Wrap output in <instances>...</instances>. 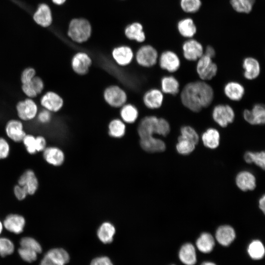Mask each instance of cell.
Wrapping results in <instances>:
<instances>
[{
    "mask_svg": "<svg viewBox=\"0 0 265 265\" xmlns=\"http://www.w3.org/2000/svg\"><path fill=\"white\" fill-rule=\"evenodd\" d=\"M16 109L19 119L24 121L33 120L38 112L36 103L29 98L19 101L16 105Z\"/></svg>",
    "mask_w": 265,
    "mask_h": 265,
    "instance_id": "cell-5",
    "label": "cell"
},
{
    "mask_svg": "<svg viewBox=\"0 0 265 265\" xmlns=\"http://www.w3.org/2000/svg\"><path fill=\"white\" fill-rule=\"evenodd\" d=\"M236 182L238 187L242 191L252 190L256 187V179L251 173L242 171L237 176Z\"/></svg>",
    "mask_w": 265,
    "mask_h": 265,
    "instance_id": "cell-23",
    "label": "cell"
},
{
    "mask_svg": "<svg viewBox=\"0 0 265 265\" xmlns=\"http://www.w3.org/2000/svg\"><path fill=\"white\" fill-rule=\"evenodd\" d=\"M259 207L262 212L265 213V196L263 195L260 199L259 201Z\"/></svg>",
    "mask_w": 265,
    "mask_h": 265,
    "instance_id": "cell-56",
    "label": "cell"
},
{
    "mask_svg": "<svg viewBox=\"0 0 265 265\" xmlns=\"http://www.w3.org/2000/svg\"><path fill=\"white\" fill-rule=\"evenodd\" d=\"M33 18L36 23L42 26H50L52 23V17L49 7L46 4H40L35 13Z\"/></svg>",
    "mask_w": 265,
    "mask_h": 265,
    "instance_id": "cell-26",
    "label": "cell"
},
{
    "mask_svg": "<svg viewBox=\"0 0 265 265\" xmlns=\"http://www.w3.org/2000/svg\"><path fill=\"white\" fill-rule=\"evenodd\" d=\"M236 233L234 229L229 225H222L218 228L215 233L217 241L223 246H228L234 240Z\"/></svg>",
    "mask_w": 265,
    "mask_h": 265,
    "instance_id": "cell-24",
    "label": "cell"
},
{
    "mask_svg": "<svg viewBox=\"0 0 265 265\" xmlns=\"http://www.w3.org/2000/svg\"><path fill=\"white\" fill-rule=\"evenodd\" d=\"M36 152L43 151L46 147V140L45 138L41 135L35 137Z\"/></svg>",
    "mask_w": 265,
    "mask_h": 265,
    "instance_id": "cell-54",
    "label": "cell"
},
{
    "mask_svg": "<svg viewBox=\"0 0 265 265\" xmlns=\"http://www.w3.org/2000/svg\"><path fill=\"white\" fill-rule=\"evenodd\" d=\"M196 244L201 252L207 253L212 250L215 242L212 235L208 233H203L197 239Z\"/></svg>",
    "mask_w": 265,
    "mask_h": 265,
    "instance_id": "cell-33",
    "label": "cell"
},
{
    "mask_svg": "<svg viewBox=\"0 0 265 265\" xmlns=\"http://www.w3.org/2000/svg\"><path fill=\"white\" fill-rule=\"evenodd\" d=\"M200 0H181L180 6L182 10L186 13H195L198 11L201 6Z\"/></svg>",
    "mask_w": 265,
    "mask_h": 265,
    "instance_id": "cell-44",
    "label": "cell"
},
{
    "mask_svg": "<svg viewBox=\"0 0 265 265\" xmlns=\"http://www.w3.org/2000/svg\"><path fill=\"white\" fill-rule=\"evenodd\" d=\"M244 159L247 163L254 162L262 169H265V153L264 151L259 152H247L244 155Z\"/></svg>",
    "mask_w": 265,
    "mask_h": 265,
    "instance_id": "cell-37",
    "label": "cell"
},
{
    "mask_svg": "<svg viewBox=\"0 0 265 265\" xmlns=\"http://www.w3.org/2000/svg\"><path fill=\"white\" fill-rule=\"evenodd\" d=\"M115 233L114 226L109 222H105L98 229L97 236L103 243L107 244L113 241Z\"/></svg>",
    "mask_w": 265,
    "mask_h": 265,
    "instance_id": "cell-30",
    "label": "cell"
},
{
    "mask_svg": "<svg viewBox=\"0 0 265 265\" xmlns=\"http://www.w3.org/2000/svg\"><path fill=\"white\" fill-rule=\"evenodd\" d=\"M20 258L25 262L32 263L38 259V254L31 249L18 247L15 249Z\"/></svg>",
    "mask_w": 265,
    "mask_h": 265,
    "instance_id": "cell-41",
    "label": "cell"
},
{
    "mask_svg": "<svg viewBox=\"0 0 265 265\" xmlns=\"http://www.w3.org/2000/svg\"><path fill=\"white\" fill-rule=\"evenodd\" d=\"M205 54L211 58L214 57L215 55V52L214 48L211 46H208L206 49Z\"/></svg>",
    "mask_w": 265,
    "mask_h": 265,
    "instance_id": "cell-55",
    "label": "cell"
},
{
    "mask_svg": "<svg viewBox=\"0 0 265 265\" xmlns=\"http://www.w3.org/2000/svg\"><path fill=\"white\" fill-rule=\"evenodd\" d=\"M212 117L218 125L224 128L234 121L235 114L231 106L228 105L220 104L213 108Z\"/></svg>",
    "mask_w": 265,
    "mask_h": 265,
    "instance_id": "cell-6",
    "label": "cell"
},
{
    "mask_svg": "<svg viewBox=\"0 0 265 265\" xmlns=\"http://www.w3.org/2000/svg\"><path fill=\"white\" fill-rule=\"evenodd\" d=\"M112 55L116 63L121 66L130 64L133 58L132 51L128 46H120L114 48L112 51Z\"/></svg>",
    "mask_w": 265,
    "mask_h": 265,
    "instance_id": "cell-17",
    "label": "cell"
},
{
    "mask_svg": "<svg viewBox=\"0 0 265 265\" xmlns=\"http://www.w3.org/2000/svg\"><path fill=\"white\" fill-rule=\"evenodd\" d=\"M202 140L205 146L214 149L216 148L220 141V134L215 129H208L202 134Z\"/></svg>",
    "mask_w": 265,
    "mask_h": 265,
    "instance_id": "cell-27",
    "label": "cell"
},
{
    "mask_svg": "<svg viewBox=\"0 0 265 265\" xmlns=\"http://www.w3.org/2000/svg\"><path fill=\"white\" fill-rule=\"evenodd\" d=\"M25 146L27 152L30 154H34L36 152L35 137L32 134H26L22 140Z\"/></svg>",
    "mask_w": 265,
    "mask_h": 265,
    "instance_id": "cell-45",
    "label": "cell"
},
{
    "mask_svg": "<svg viewBox=\"0 0 265 265\" xmlns=\"http://www.w3.org/2000/svg\"><path fill=\"white\" fill-rule=\"evenodd\" d=\"M104 98L106 103L114 107H120L127 101L125 91L117 85H111L106 88L104 92Z\"/></svg>",
    "mask_w": 265,
    "mask_h": 265,
    "instance_id": "cell-4",
    "label": "cell"
},
{
    "mask_svg": "<svg viewBox=\"0 0 265 265\" xmlns=\"http://www.w3.org/2000/svg\"><path fill=\"white\" fill-rule=\"evenodd\" d=\"M19 247L26 248L37 252L38 255L42 253L43 248L40 242L32 237H22L19 241Z\"/></svg>",
    "mask_w": 265,
    "mask_h": 265,
    "instance_id": "cell-36",
    "label": "cell"
},
{
    "mask_svg": "<svg viewBox=\"0 0 265 265\" xmlns=\"http://www.w3.org/2000/svg\"><path fill=\"white\" fill-rule=\"evenodd\" d=\"M255 0H230L233 8L241 13H249L252 10Z\"/></svg>",
    "mask_w": 265,
    "mask_h": 265,
    "instance_id": "cell-38",
    "label": "cell"
},
{
    "mask_svg": "<svg viewBox=\"0 0 265 265\" xmlns=\"http://www.w3.org/2000/svg\"><path fill=\"white\" fill-rule=\"evenodd\" d=\"M214 97L213 90L207 83L202 81L189 82L183 89L181 100L185 106L195 112L209 106Z\"/></svg>",
    "mask_w": 265,
    "mask_h": 265,
    "instance_id": "cell-1",
    "label": "cell"
},
{
    "mask_svg": "<svg viewBox=\"0 0 265 265\" xmlns=\"http://www.w3.org/2000/svg\"><path fill=\"white\" fill-rule=\"evenodd\" d=\"M50 111L45 109L38 112L37 118L38 121L42 124H47L49 123L52 119V114Z\"/></svg>",
    "mask_w": 265,
    "mask_h": 265,
    "instance_id": "cell-50",
    "label": "cell"
},
{
    "mask_svg": "<svg viewBox=\"0 0 265 265\" xmlns=\"http://www.w3.org/2000/svg\"><path fill=\"white\" fill-rule=\"evenodd\" d=\"M40 256L39 265H66L70 260L69 253L61 247L50 248Z\"/></svg>",
    "mask_w": 265,
    "mask_h": 265,
    "instance_id": "cell-3",
    "label": "cell"
},
{
    "mask_svg": "<svg viewBox=\"0 0 265 265\" xmlns=\"http://www.w3.org/2000/svg\"><path fill=\"white\" fill-rule=\"evenodd\" d=\"M248 253L254 260L262 259L265 255V248L262 242L259 240H253L248 247Z\"/></svg>",
    "mask_w": 265,
    "mask_h": 265,
    "instance_id": "cell-39",
    "label": "cell"
},
{
    "mask_svg": "<svg viewBox=\"0 0 265 265\" xmlns=\"http://www.w3.org/2000/svg\"><path fill=\"white\" fill-rule=\"evenodd\" d=\"M243 75L249 80L257 78L260 73V65L258 61L252 57H246L242 63Z\"/></svg>",
    "mask_w": 265,
    "mask_h": 265,
    "instance_id": "cell-21",
    "label": "cell"
},
{
    "mask_svg": "<svg viewBox=\"0 0 265 265\" xmlns=\"http://www.w3.org/2000/svg\"><path fill=\"white\" fill-rule=\"evenodd\" d=\"M159 64L162 69L172 73L179 69L181 62L179 57L175 53L171 51H166L160 55Z\"/></svg>",
    "mask_w": 265,
    "mask_h": 265,
    "instance_id": "cell-14",
    "label": "cell"
},
{
    "mask_svg": "<svg viewBox=\"0 0 265 265\" xmlns=\"http://www.w3.org/2000/svg\"><path fill=\"white\" fill-rule=\"evenodd\" d=\"M196 71L202 80H210L216 75L217 66L212 62V58L203 54L198 59L196 65Z\"/></svg>",
    "mask_w": 265,
    "mask_h": 265,
    "instance_id": "cell-7",
    "label": "cell"
},
{
    "mask_svg": "<svg viewBox=\"0 0 265 265\" xmlns=\"http://www.w3.org/2000/svg\"><path fill=\"white\" fill-rule=\"evenodd\" d=\"M244 120L251 125H262L265 122V108L263 105H255L251 110L245 109L243 112Z\"/></svg>",
    "mask_w": 265,
    "mask_h": 265,
    "instance_id": "cell-13",
    "label": "cell"
},
{
    "mask_svg": "<svg viewBox=\"0 0 265 265\" xmlns=\"http://www.w3.org/2000/svg\"><path fill=\"white\" fill-rule=\"evenodd\" d=\"M162 92L173 95H176L179 91V82L171 76L163 77L160 81Z\"/></svg>",
    "mask_w": 265,
    "mask_h": 265,
    "instance_id": "cell-31",
    "label": "cell"
},
{
    "mask_svg": "<svg viewBox=\"0 0 265 265\" xmlns=\"http://www.w3.org/2000/svg\"><path fill=\"white\" fill-rule=\"evenodd\" d=\"M15 251L14 243L10 238L0 237V257L4 258L12 255Z\"/></svg>",
    "mask_w": 265,
    "mask_h": 265,
    "instance_id": "cell-40",
    "label": "cell"
},
{
    "mask_svg": "<svg viewBox=\"0 0 265 265\" xmlns=\"http://www.w3.org/2000/svg\"><path fill=\"white\" fill-rule=\"evenodd\" d=\"M43 157L48 163L54 166L61 165L64 160L63 151L56 147H46L43 150Z\"/></svg>",
    "mask_w": 265,
    "mask_h": 265,
    "instance_id": "cell-22",
    "label": "cell"
},
{
    "mask_svg": "<svg viewBox=\"0 0 265 265\" xmlns=\"http://www.w3.org/2000/svg\"><path fill=\"white\" fill-rule=\"evenodd\" d=\"M196 255L194 247L189 243L183 245L179 252L180 260L186 265H194L196 262Z\"/></svg>",
    "mask_w": 265,
    "mask_h": 265,
    "instance_id": "cell-28",
    "label": "cell"
},
{
    "mask_svg": "<svg viewBox=\"0 0 265 265\" xmlns=\"http://www.w3.org/2000/svg\"><path fill=\"white\" fill-rule=\"evenodd\" d=\"M180 137L189 140L196 145L199 141V135L196 131L189 126H184L181 128Z\"/></svg>",
    "mask_w": 265,
    "mask_h": 265,
    "instance_id": "cell-43",
    "label": "cell"
},
{
    "mask_svg": "<svg viewBox=\"0 0 265 265\" xmlns=\"http://www.w3.org/2000/svg\"><path fill=\"white\" fill-rule=\"evenodd\" d=\"M66 0H53V1L57 4H61L63 3Z\"/></svg>",
    "mask_w": 265,
    "mask_h": 265,
    "instance_id": "cell-57",
    "label": "cell"
},
{
    "mask_svg": "<svg viewBox=\"0 0 265 265\" xmlns=\"http://www.w3.org/2000/svg\"><path fill=\"white\" fill-rule=\"evenodd\" d=\"M71 63L73 70L76 74L84 75L88 72L92 64V60L87 53L79 52L74 55Z\"/></svg>",
    "mask_w": 265,
    "mask_h": 265,
    "instance_id": "cell-11",
    "label": "cell"
},
{
    "mask_svg": "<svg viewBox=\"0 0 265 265\" xmlns=\"http://www.w3.org/2000/svg\"><path fill=\"white\" fill-rule=\"evenodd\" d=\"M120 115L124 122L132 124L137 120L138 116V111L136 107L133 105L125 104L121 107Z\"/></svg>",
    "mask_w": 265,
    "mask_h": 265,
    "instance_id": "cell-32",
    "label": "cell"
},
{
    "mask_svg": "<svg viewBox=\"0 0 265 265\" xmlns=\"http://www.w3.org/2000/svg\"><path fill=\"white\" fill-rule=\"evenodd\" d=\"M23 92L29 98H34L37 96L36 92L33 90L30 82L22 84Z\"/></svg>",
    "mask_w": 265,
    "mask_h": 265,
    "instance_id": "cell-52",
    "label": "cell"
},
{
    "mask_svg": "<svg viewBox=\"0 0 265 265\" xmlns=\"http://www.w3.org/2000/svg\"><path fill=\"white\" fill-rule=\"evenodd\" d=\"M14 193L16 197L19 200L24 199L28 194L26 188L19 185L15 186L14 188Z\"/></svg>",
    "mask_w": 265,
    "mask_h": 265,
    "instance_id": "cell-51",
    "label": "cell"
},
{
    "mask_svg": "<svg viewBox=\"0 0 265 265\" xmlns=\"http://www.w3.org/2000/svg\"><path fill=\"white\" fill-rule=\"evenodd\" d=\"M90 265H113L110 259L106 256H101L93 259Z\"/></svg>",
    "mask_w": 265,
    "mask_h": 265,
    "instance_id": "cell-53",
    "label": "cell"
},
{
    "mask_svg": "<svg viewBox=\"0 0 265 265\" xmlns=\"http://www.w3.org/2000/svg\"><path fill=\"white\" fill-rule=\"evenodd\" d=\"M143 100L147 107L152 109H157L162 106L163 95L162 91L158 89H151L145 92Z\"/></svg>",
    "mask_w": 265,
    "mask_h": 265,
    "instance_id": "cell-18",
    "label": "cell"
},
{
    "mask_svg": "<svg viewBox=\"0 0 265 265\" xmlns=\"http://www.w3.org/2000/svg\"><path fill=\"white\" fill-rule=\"evenodd\" d=\"M158 58L156 50L150 45L141 47L137 52L136 61L142 67H150L156 64Z\"/></svg>",
    "mask_w": 265,
    "mask_h": 265,
    "instance_id": "cell-8",
    "label": "cell"
},
{
    "mask_svg": "<svg viewBox=\"0 0 265 265\" xmlns=\"http://www.w3.org/2000/svg\"><path fill=\"white\" fill-rule=\"evenodd\" d=\"M178 140L176 147L179 154L184 155H188L194 150L196 145L193 142L180 136L178 137Z\"/></svg>",
    "mask_w": 265,
    "mask_h": 265,
    "instance_id": "cell-42",
    "label": "cell"
},
{
    "mask_svg": "<svg viewBox=\"0 0 265 265\" xmlns=\"http://www.w3.org/2000/svg\"><path fill=\"white\" fill-rule=\"evenodd\" d=\"M159 118L155 116H148L143 118L137 128L138 134L140 138L152 136L158 134Z\"/></svg>",
    "mask_w": 265,
    "mask_h": 265,
    "instance_id": "cell-10",
    "label": "cell"
},
{
    "mask_svg": "<svg viewBox=\"0 0 265 265\" xmlns=\"http://www.w3.org/2000/svg\"><path fill=\"white\" fill-rule=\"evenodd\" d=\"M108 134L114 138H120L124 136L126 132L124 122L119 119H114L108 126Z\"/></svg>",
    "mask_w": 265,
    "mask_h": 265,
    "instance_id": "cell-35",
    "label": "cell"
},
{
    "mask_svg": "<svg viewBox=\"0 0 265 265\" xmlns=\"http://www.w3.org/2000/svg\"><path fill=\"white\" fill-rule=\"evenodd\" d=\"M3 229V223L0 221V235L1 234Z\"/></svg>",
    "mask_w": 265,
    "mask_h": 265,
    "instance_id": "cell-59",
    "label": "cell"
},
{
    "mask_svg": "<svg viewBox=\"0 0 265 265\" xmlns=\"http://www.w3.org/2000/svg\"><path fill=\"white\" fill-rule=\"evenodd\" d=\"M36 70L32 67L25 68L21 75V81L22 84L29 83L36 76Z\"/></svg>",
    "mask_w": 265,
    "mask_h": 265,
    "instance_id": "cell-46",
    "label": "cell"
},
{
    "mask_svg": "<svg viewBox=\"0 0 265 265\" xmlns=\"http://www.w3.org/2000/svg\"><path fill=\"white\" fill-rule=\"evenodd\" d=\"M180 34L186 38H192L196 33L197 28L193 20L189 18L180 20L177 24Z\"/></svg>",
    "mask_w": 265,
    "mask_h": 265,
    "instance_id": "cell-29",
    "label": "cell"
},
{
    "mask_svg": "<svg viewBox=\"0 0 265 265\" xmlns=\"http://www.w3.org/2000/svg\"><path fill=\"white\" fill-rule=\"evenodd\" d=\"M26 225L25 218L19 214H10L7 215L3 222V228L8 232L18 235L23 231Z\"/></svg>",
    "mask_w": 265,
    "mask_h": 265,
    "instance_id": "cell-16",
    "label": "cell"
},
{
    "mask_svg": "<svg viewBox=\"0 0 265 265\" xmlns=\"http://www.w3.org/2000/svg\"><path fill=\"white\" fill-rule=\"evenodd\" d=\"M18 185L25 187L28 194L32 195L38 188V182L34 172L28 169L20 176L18 180Z\"/></svg>",
    "mask_w": 265,
    "mask_h": 265,
    "instance_id": "cell-19",
    "label": "cell"
},
{
    "mask_svg": "<svg viewBox=\"0 0 265 265\" xmlns=\"http://www.w3.org/2000/svg\"><path fill=\"white\" fill-rule=\"evenodd\" d=\"M10 152V146L5 139L0 137V159L7 158Z\"/></svg>",
    "mask_w": 265,
    "mask_h": 265,
    "instance_id": "cell-49",
    "label": "cell"
},
{
    "mask_svg": "<svg viewBox=\"0 0 265 265\" xmlns=\"http://www.w3.org/2000/svg\"><path fill=\"white\" fill-rule=\"evenodd\" d=\"M40 103L44 109L51 112L59 111L63 106L62 98L53 91H48L41 98Z\"/></svg>",
    "mask_w": 265,
    "mask_h": 265,
    "instance_id": "cell-9",
    "label": "cell"
},
{
    "mask_svg": "<svg viewBox=\"0 0 265 265\" xmlns=\"http://www.w3.org/2000/svg\"><path fill=\"white\" fill-rule=\"evenodd\" d=\"M170 131V126L168 122L163 118H159L158 134L166 136Z\"/></svg>",
    "mask_w": 265,
    "mask_h": 265,
    "instance_id": "cell-47",
    "label": "cell"
},
{
    "mask_svg": "<svg viewBox=\"0 0 265 265\" xmlns=\"http://www.w3.org/2000/svg\"><path fill=\"white\" fill-rule=\"evenodd\" d=\"M183 55L189 61H195L203 55L204 49L202 44L198 41L189 39L183 45Z\"/></svg>",
    "mask_w": 265,
    "mask_h": 265,
    "instance_id": "cell-12",
    "label": "cell"
},
{
    "mask_svg": "<svg viewBox=\"0 0 265 265\" xmlns=\"http://www.w3.org/2000/svg\"><path fill=\"white\" fill-rule=\"evenodd\" d=\"M91 33V27L84 19H75L70 23L68 32L69 37L74 41L82 43L87 41Z\"/></svg>",
    "mask_w": 265,
    "mask_h": 265,
    "instance_id": "cell-2",
    "label": "cell"
},
{
    "mask_svg": "<svg viewBox=\"0 0 265 265\" xmlns=\"http://www.w3.org/2000/svg\"><path fill=\"white\" fill-rule=\"evenodd\" d=\"M30 83L37 95L40 94L43 91L44 83L40 77L35 76L30 82Z\"/></svg>",
    "mask_w": 265,
    "mask_h": 265,
    "instance_id": "cell-48",
    "label": "cell"
},
{
    "mask_svg": "<svg viewBox=\"0 0 265 265\" xmlns=\"http://www.w3.org/2000/svg\"><path fill=\"white\" fill-rule=\"evenodd\" d=\"M224 92L229 99L238 101L242 98L245 90L240 83L236 81H230L225 85Z\"/></svg>",
    "mask_w": 265,
    "mask_h": 265,
    "instance_id": "cell-25",
    "label": "cell"
},
{
    "mask_svg": "<svg viewBox=\"0 0 265 265\" xmlns=\"http://www.w3.org/2000/svg\"><path fill=\"white\" fill-rule=\"evenodd\" d=\"M125 34L129 39L134 40L139 42H142L145 39V34L142 30V26L137 23H134L129 26L125 30Z\"/></svg>",
    "mask_w": 265,
    "mask_h": 265,
    "instance_id": "cell-34",
    "label": "cell"
},
{
    "mask_svg": "<svg viewBox=\"0 0 265 265\" xmlns=\"http://www.w3.org/2000/svg\"><path fill=\"white\" fill-rule=\"evenodd\" d=\"M201 265H216L211 262H205V263H203Z\"/></svg>",
    "mask_w": 265,
    "mask_h": 265,
    "instance_id": "cell-58",
    "label": "cell"
},
{
    "mask_svg": "<svg viewBox=\"0 0 265 265\" xmlns=\"http://www.w3.org/2000/svg\"><path fill=\"white\" fill-rule=\"evenodd\" d=\"M140 145L143 150L149 153L161 152L166 149L163 141L154 136L140 138Z\"/></svg>",
    "mask_w": 265,
    "mask_h": 265,
    "instance_id": "cell-20",
    "label": "cell"
},
{
    "mask_svg": "<svg viewBox=\"0 0 265 265\" xmlns=\"http://www.w3.org/2000/svg\"><path fill=\"white\" fill-rule=\"evenodd\" d=\"M5 131L7 136L12 140L19 142L22 141L26 135L22 121L18 119H11L6 124Z\"/></svg>",
    "mask_w": 265,
    "mask_h": 265,
    "instance_id": "cell-15",
    "label": "cell"
}]
</instances>
